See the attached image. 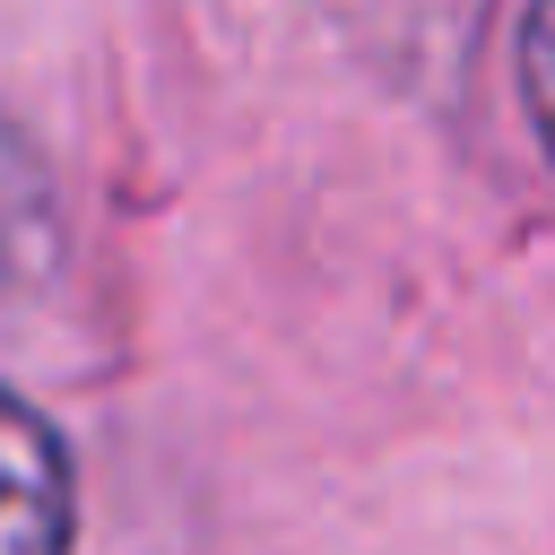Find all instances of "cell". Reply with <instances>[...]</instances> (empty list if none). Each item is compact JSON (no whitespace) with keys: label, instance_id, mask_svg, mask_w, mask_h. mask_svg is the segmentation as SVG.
Here are the masks:
<instances>
[{"label":"cell","instance_id":"cell-1","mask_svg":"<svg viewBox=\"0 0 555 555\" xmlns=\"http://www.w3.org/2000/svg\"><path fill=\"white\" fill-rule=\"evenodd\" d=\"M69 520L78 494L61 434L17 390H0V555H69Z\"/></svg>","mask_w":555,"mask_h":555},{"label":"cell","instance_id":"cell-2","mask_svg":"<svg viewBox=\"0 0 555 555\" xmlns=\"http://www.w3.org/2000/svg\"><path fill=\"white\" fill-rule=\"evenodd\" d=\"M52 234H61V217H52V173H43L35 139H26L17 121H0V295L26 286V278L52 260Z\"/></svg>","mask_w":555,"mask_h":555},{"label":"cell","instance_id":"cell-3","mask_svg":"<svg viewBox=\"0 0 555 555\" xmlns=\"http://www.w3.org/2000/svg\"><path fill=\"white\" fill-rule=\"evenodd\" d=\"M520 95H529V121L555 156V0H529V17H520Z\"/></svg>","mask_w":555,"mask_h":555}]
</instances>
